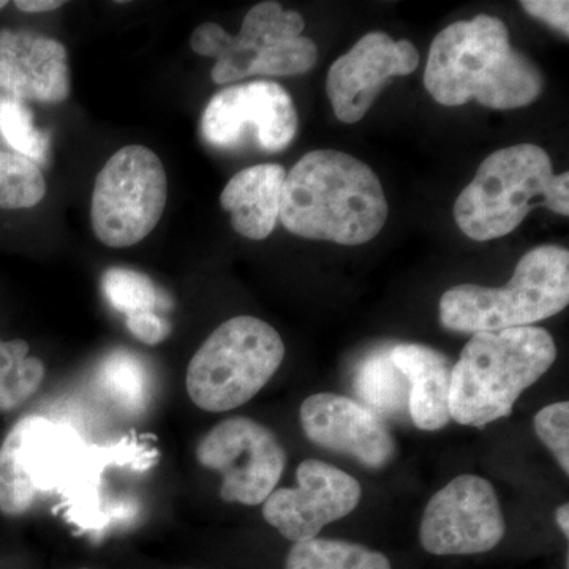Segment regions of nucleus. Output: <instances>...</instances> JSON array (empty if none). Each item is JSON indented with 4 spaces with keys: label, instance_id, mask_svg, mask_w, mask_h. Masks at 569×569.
Listing matches in <instances>:
<instances>
[{
    "label": "nucleus",
    "instance_id": "f257e3e1",
    "mask_svg": "<svg viewBox=\"0 0 569 569\" xmlns=\"http://www.w3.org/2000/svg\"><path fill=\"white\" fill-rule=\"evenodd\" d=\"M425 86L443 107L477 100L490 110H516L538 100L545 80L538 67L511 47L507 24L479 14L452 22L433 39Z\"/></svg>",
    "mask_w": 569,
    "mask_h": 569
},
{
    "label": "nucleus",
    "instance_id": "f03ea898",
    "mask_svg": "<svg viewBox=\"0 0 569 569\" xmlns=\"http://www.w3.org/2000/svg\"><path fill=\"white\" fill-rule=\"evenodd\" d=\"M279 220L299 238L362 246L387 223V194L361 160L318 149L288 171Z\"/></svg>",
    "mask_w": 569,
    "mask_h": 569
},
{
    "label": "nucleus",
    "instance_id": "7ed1b4c3",
    "mask_svg": "<svg viewBox=\"0 0 569 569\" xmlns=\"http://www.w3.org/2000/svg\"><path fill=\"white\" fill-rule=\"evenodd\" d=\"M556 358L553 337L538 326L477 332L452 366L451 419L482 429L509 417L520 395L548 372Z\"/></svg>",
    "mask_w": 569,
    "mask_h": 569
},
{
    "label": "nucleus",
    "instance_id": "20e7f679",
    "mask_svg": "<svg viewBox=\"0 0 569 569\" xmlns=\"http://www.w3.org/2000/svg\"><path fill=\"white\" fill-rule=\"evenodd\" d=\"M569 216V173H553L552 160L537 144L490 153L455 204L463 234L478 242L515 231L533 209Z\"/></svg>",
    "mask_w": 569,
    "mask_h": 569
},
{
    "label": "nucleus",
    "instance_id": "39448f33",
    "mask_svg": "<svg viewBox=\"0 0 569 569\" xmlns=\"http://www.w3.org/2000/svg\"><path fill=\"white\" fill-rule=\"evenodd\" d=\"M568 305V249L541 246L520 258L507 287L449 288L440 299V321L455 332H497L548 320Z\"/></svg>",
    "mask_w": 569,
    "mask_h": 569
},
{
    "label": "nucleus",
    "instance_id": "423d86ee",
    "mask_svg": "<svg viewBox=\"0 0 569 569\" xmlns=\"http://www.w3.org/2000/svg\"><path fill=\"white\" fill-rule=\"evenodd\" d=\"M305 28L298 11L261 2L246 14L238 36L217 22H204L194 29L190 47L197 54L216 59L211 77L217 84L249 77H296L318 62L317 44L301 36Z\"/></svg>",
    "mask_w": 569,
    "mask_h": 569
},
{
    "label": "nucleus",
    "instance_id": "0eeeda50",
    "mask_svg": "<svg viewBox=\"0 0 569 569\" xmlns=\"http://www.w3.org/2000/svg\"><path fill=\"white\" fill-rule=\"evenodd\" d=\"M284 343L271 325L254 317L224 321L198 348L186 387L201 410L223 413L252 400L274 377Z\"/></svg>",
    "mask_w": 569,
    "mask_h": 569
},
{
    "label": "nucleus",
    "instance_id": "6e6552de",
    "mask_svg": "<svg viewBox=\"0 0 569 569\" xmlns=\"http://www.w3.org/2000/svg\"><path fill=\"white\" fill-rule=\"evenodd\" d=\"M168 181L162 160L141 144L119 149L96 179L93 234L112 249L137 246L162 219Z\"/></svg>",
    "mask_w": 569,
    "mask_h": 569
},
{
    "label": "nucleus",
    "instance_id": "1a4fd4ad",
    "mask_svg": "<svg viewBox=\"0 0 569 569\" xmlns=\"http://www.w3.org/2000/svg\"><path fill=\"white\" fill-rule=\"evenodd\" d=\"M194 455L201 467L222 475V500L246 507L264 503L287 466V455L274 432L244 417L213 426L198 441Z\"/></svg>",
    "mask_w": 569,
    "mask_h": 569
},
{
    "label": "nucleus",
    "instance_id": "9d476101",
    "mask_svg": "<svg viewBox=\"0 0 569 569\" xmlns=\"http://www.w3.org/2000/svg\"><path fill=\"white\" fill-rule=\"evenodd\" d=\"M298 132V112L290 93L272 81L234 84L206 104L201 133L219 149L241 148L252 140L258 149L280 152Z\"/></svg>",
    "mask_w": 569,
    "mask_h": 569
},
{
    "label": "nucleus",
    "instance_id": "9b49d317",
    "mask_svg": "<svg viewBox=\"0 0 569 569\" xmlns=\"http://www.w3.org/2000/svg\"><path fill=\"white\" fill-rule=\"evenodd\" d=\"M505 537V519L488 479L460 475L430 498L419 541L432 556L489 552Z\"/></svg>",
    "mask_w": 569,
    "mask_h": 569
},
{
    "label": "nucleus",
    "instance_id": "f8f14e48",
    "mask_svg": "<svg viewBox=\"0 0 569 569\" xmlns=\"http://www.w3.org/2000/svg\"><path fill=\"white\" fill-rule=\"evenodd\" d=\"M296 479V488L277 489L263 503L266 522L290 541L317 538L326 526L346 518L361 501V485L321 460H305Z\"/></svg>",
    "mask_w": 569,
    "mask_h": 569
},
{
    "label": "nucleus",
    "instance_id": "ddd939ff",
    "mask_svg": "<svg viewBox=\"0 0 569 569\" xmlns=\"http://www.w3.org/2000/svg\"><path fill=\"white\" fill-rule=\"evenodd\" d=\"M419 59L411 41H396L385 32L367 33L332 63L326 78L336 118L346 123L361 121L389 78L413 73Z\"/></svg>",
    "mask_w": 569,
    "mask_h": 569
},
{
    "label": "nucleus",
    "instance_id": "4468645a",
    "mask_svg": "<svg viewBox=\"0 0 569 569\" xmlns=\"http://www.w3.org/2000/svg\"><path fill=\"white\" fill-rule=\"evenodd\" d=\"M299 419L317 447L351 456L362 466L383 468L395 458V437L380 415L346 396L320 392L307 397Z\"/></svg>",
    "mask_w": 569,
    "mask_h": 569
},
{
    "label": "nucleus",
    "instance_id": "2eb2a0df",
    "mask_svg": "<svg viewBox=\"0 0 569 569\" xmlns=\"http://www.w3.org/2000/svg\"><path fill=\"white\" fill-rule=\"evenodd\" d=\"M0 88L11 99L62 103L70 93L69 54L61 41L31 31H0Z\"/></svg>",
    "mask_w": 569,
    "mask_h": 569
},
{
    "label": "nucleus",
    "instance_id": "dca6fc26",
    "mask_svg": "<svg viewBox=\"0 0 569 569\" xmlns=\"http://www.w3.org/2000/svg\"><path fill=\"white\" fill-rule=\"evenodd\" d=\"M389 356L407 378L411 421L429 432L443 429L451 421V361L441 351L421 343H399L389 348Z\"/></svg>",
    "mask_w": 569,
    "mask_h": 569
},
{
    "label": "nucleus",
    "instance_id": "f3484780",
    "mask_svg": "<svg viewBox=\"0 0 569 569\" xmlns=\"http://www.w3.org/2000/svg\"><path fill=\"white\" fill-rule=\"evenodd\" d=\"M287 171L282 164L263 163L246 168L230 179L220 194V204L230 212L236 233L263 241L279 222Z\"/></svg>",
    "mask_w": 569,
    "mask_h": 569
},
{
    "label": "nucleus",
    "instance_id": "a211bd4d",
    "mask_svg": "<svg viewBox=\"0 0 569 569\" xmlns=\"http://www.w3.org/2000/svg\"><path fill=\"white\" fill-rule=\"evenodd\" d=\"M47 419L31 415L21 418L0 447V512L21 516L36 503L39 485L33 478V445L50 429Z\"/></svg>",
    "mask_w": 569,
    "mask_h": 569
},
{
    "label": "nucleus",
    "instance_id": "6ab92c4d",
    "mask_svg": "<svg viewBox=\"0 0 569 569\" xmlns=\"http://www.w3.org/2000/svg\"><path fill=\"white\" fill-rule=\"evenodd\" d=\"M355 392L362 406L377 415L397 417L408 407L407 378L392 362L389 350L376 351L358 366Z\"/></svg>",
    "mask_w": 569,
    "mask_h": 569
},
{
    "label": "nucleus",
    "instance_id": "aec40b11",
    "mask_svg": "<svg viewBox=\"0 0 569 569\" xmlns=\"http://www.w3.org/2000/svg\"><path fill=\"white\" fill-rule=\"evenodd\" d=\"M284 569H392L377 550L340 539L313 538L295 542Z\"/></svg>",
    "mask_w": 569,
    "mask_h": 569
},
{
    "label": "nucleus",
    "instance_id": "412c9836",
    "mask_svg": "<svg viewBox=\"0 0 569 569\" xmlns=\"http://www.w3.org/2000/svg\"><path fill=\"white\" fill-rule=\"evenodd\" d=\"M44 380V365L29 356V343L22 339L0 340V411L17 410Z\"/></svg>",
    "mask_w": 569,
    "mask_h": 569
},
{
    "label": "nucleus",
    "instance_id": "4be33fe9",
    "mask_svg": "<svg viewBox=\"0 0 569 569\" xmlns=\"http://www.w3.org/2000/svg\"><path fill=\"white\" fill-rule=\"evenodd\" d=\"M47 182L40 168L18 153L0 151V209H29L43 200Z\"/></svg>",
    "mask_w": 569,
    "mask_h": 569
},
{
    "label": "nucleus",
    "instance_id": "5701e85b",
    "mask_svg": "<svg viewBox=\"0 0 569 569\" xmlns=\"http://www.w3.org/2000/svg\"><path fill=\"white\" fill-rule=\"evenodd\" d=\"M103 293L108 302L123 316L138 312H157L167 307V299L148 276L133 269L111 268L103 274Z\"/></svg>",
    "mask_w": 569,
    "mask_h": 569
},
{
    "label": "nucleus",
    "instance_id": "b1692460",
    "mask_svg": "<svg viewBox=\"0 0 569 569\" xmlns=\"http://www.w3.org/2000/svg\"><path fill=\"white\" fill-rule=\"evenodd\" d=\"M0 132L18 156L43 162L50 149V137L37 129L32 112L17 99H6L0 103Z\"/></svg>",
    "mask_w": 569,
    "mask_h": 569
},
{
    "label": "nucleus",
    "instance_id": "393cba45",
    "mask_svg": "<svg viewBox=\"0 0 569 569\" xmlns=\"http://www.w3.org/2000/svg\"><path fill=\"white\" fill-rule=\"evenodd\" d=\"M539 440L556 456L565 473H569V402L542 408L535 417Z\"/></svg>",
    "mask_w": 569,
    "mask_h": 569
},
{
    "label": "nucleus",
    "instance_id": "a878e982",
    "mask_svg": "<svg viewBox=\"0 0 569 569\" xmlns=\"http://www.w3.org/2000/svg\"><path fill=\"white\" fill-rule=\"evenodd\" d=\"M127 328L140 342L151 347L162 343L171 332L170 321L152 310L127 316Z\"/></svg>",
    "mask_w": 569,
    "mask_h": 569
},
{
    "label": "nucleus",
    "instance_id": "bb28decb",
    "mask_svg": "<svg viewBox=\"0 0 569 569\" xmlns=\"http://www.w3.org/2000/svg\"><path fill=\"white\" fill-rule=\"evenodd\" d=\"M520 6L530 17L548 22L568 39L569 2L567 0H526V2H520Z\"/></svg>",
    "mask_w": 569,
    "mask_h": 569
},
{
    "label": "nucleus",
    "instance_id": "cd10ccee",
    "mask_svg": "<svg viewBox=\"0 0 569 569\" xmlns=\"http://www.w3.org/2000/svg\"><path fill=\"white\" fill-rule=\"evenodd\" d=\"M14 6L26 13H47V11L61 9L63 2L62 0H17Z\"/></svg>",
    "mask_w": 569,
    "mask_h": 569
},
{
    "label": "nucleus",
    "instance_id": "c85d7f7f",
    "mask_svg": "<svg viewBox=\"0 0 569 569\" xmlns=\"http://www.w3.org/2000/svg\"><path fill=\"white\" fill-rule=\"evenodd\" d=\"M557 523H559L560 530L563 531L565 537H569V505L565 503L557 508L556 511Z\"/></svg>",
    "mask_w": 569,
    "mask_h": 569
},
{
    "label": "nucleus",
    "instance_id": "c756f323",
    "mask_svg": "<svg viewBox=\"0 0 569 569\" xmlns=\"http://www.w3.org/2000/svg\"><path fill=\"white\" fill-rule=\"evenodd\" d=\"M7 3H9L7 0H0V10L6 9Z\"/></svg>",
    "mask_w": 569,
    "mask_h": 569
},
{
    "label": "nucleus",
    "instance_id": "7c9ffc66",
    "mask_svg": "<svg viewBox=\"0 0 569 569\" xmlns=\"http://www.w3.org/2000/svg\"><path fill=\"white\" fill-rule=\"evenodd\" d=\"M81 569H89V568H81Z\"/></svg>",
    "mask_w": 569,
    "mask_h": 569
}]
</instances>
